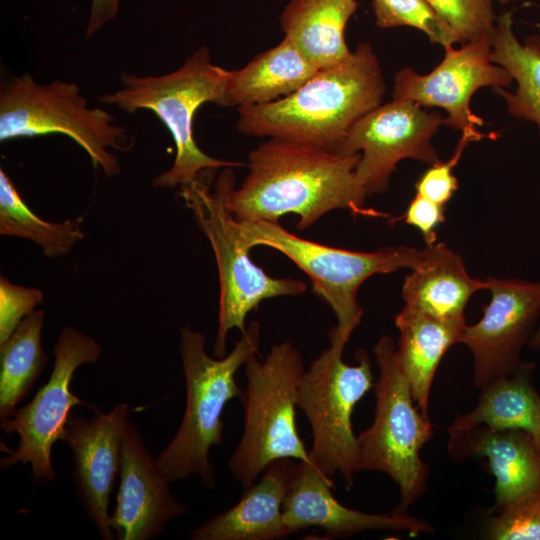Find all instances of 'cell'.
I'll return each mask as SVG.
<instances>
[{
  "label": "cell",
  "mask_w": 540,
  "mask_h": 540,
  "mask_svg": "<svg viewBox=\"0 0 540 540\" xmlns=\"http://www.w3.org/2000/svg\"><path fill=\"white\" fill-rule=\"evenodd\" d=\"M94 416L69 414L60 439L73 453L74 482L88 516L104 540L113 537L108 506L115 478L120 471L122 436L129 420V406L118 403Z\"/></svg>",
  "instance_id": "cell-15"
},
{
  "label": "cell",
  "mask_w": 540,
  "mask_h": 540,
  "mask_svg": "<svg viewBox=\"0 0 540 540\" xmlns=\"http://www.w3.org/2000/svg\"><path fill=\"white\" fill-rule=\"evenodd\" d=\"M230 71L214 65L206 46L200 47L178 69L159 76H137L124 72L122 88L99 97L127 113L152 111L166 126L175 143L176 156L170 169L159 174L153 185L182 187L207 169L240 166L204 153L193 136V119L205 103L219 105Z\"/></svg>",
  "instance_id": "cell-5"
},
{
  "label": "cell",
  "mask_w": 540,
  "mask_h": 540,
  "mask_svg": "<svg viewBox=\"0 0 540 540\" xmlns=\"http://www.w3.org/2000/svg\"><path fill=\"white\" fill-rule=\"evenodd\" d=\"M0 234L31 240L49 258L68 254L84 238L83 217L63 222L40 218L24 202L13 181L0 169Z\"/></svg>",
  "instance_id": "cell-27"
},
{
  "label": "cell",
  "mask_w": 540,
  "mask_h": 540,
  "mask_svg": "<svg viewBox=\"0 0 540 540\" xmlns=\"http://www.w3.org/2000/svg\"><path fill=\"white\" fill-rule=\"evenodd\" d=\"M445 206L416 193L405 214V223L416 227L427 246L436 242V229L445 220Z\"/></svg>",
  "instance_id": "cell-33"
},
{
  "label": "cell",
  "mask_w": 540,
  "mask_h": 540,
  "mask_svg": "<svg viewBox=\"0 0 540 540\" xmlns=\"http://www.w3.org/2000/svg\"><path fill=\"white\" fill-rule=\"evenodd\" d=\"M455 458H484L495 478L492 511L540 491V446L525 431L475 426L450 436Z\"/></svg>",
  "instance_id": "cell-18"
},
{
  "label": "cell",
  "mask_w": 540,
  "mask_h": 540,
  "mask_svg": "<svg viewBox=\"0 0 540 540\" xmlns=\"http://www.w3.org/2000/svg\"><path fill=\"white\" fill-rule=\"evenodd\" d=\"M244 368V428L228 467L246 489L275 460L311 459L296 427L298 388L305 370L299 350L283 341L263 359L250 358Z\"/></svg>",
  "instance_id": "cell-6"
},
{
  "label": "cell",
  "mask_w": 540,
  "mask_h": 540,
  "mask_svg": "<svg viewBox=\"0 0 540 540\" xmlns=\"http://www.w3.org/2000/svg\"><path fill=\"white\" fill-rule=\"evenodd\" d=\"M460 140L453 155L445 162L439 160L427 169L415 183L416 193L442 206H445L458 188V180L453 169L460 160L466 146L472 141L482 138H495V134H475L470 131L461 132Z\"/></svg>",
  "instance_id": "cell-31"
},
{
  "label": "cell",
  "mask_w": 540,
  "mask_h": 540,
  "mask_svg": "<svg viewBox=\"0 0 540 540\" xmlns=\"http://www.w3.org/2000/svg\"><path fill=\"white\" fill-rule=\"evenodd\" d=\"M455 32L459 43L492 38L496 17L494 0H427Z\"/></svg>",
  "instance_id": "cell-29"
},
{
  "label": "cell",
  "mask_w": 540,
  "mask_h": 540,
  "mask_svg": "<svg viewBox=\"0 0 540 540\" xmlns=\"http://www.w3.org/2000/svg\"><path fill=\"white\" fill-rule=\"evenodd\" d=\"M43 310L27 315L0 344V419L8 418L32 390L48 356L42 348Z\"/></svg>",
  "instance_id": "cell-26"
},
{
  "label": "cell",
  "mask_w": 540,
  "mask_h": 540,
  "mask_svg": "<svg viewBox=\"0 0 540 540\" xmlns=\"http://www.w3.org/2000/svg\"><path fill=\"white\" fill-rule=\"evenodd\" d=\"M491 300L483 317L466 325L460 343L473 355V384L481 389L513 374L540 320V282L488 277Z\"/></svg>",
  "instance_id": "cell-14"
},
{
  "label": "cell",
  "mask_w": 540,
  "mask_h": 540,
  "mask_svg": "<svg viewBox=\"0 0 540 540\" xmlns=\"http://www.w3.org/2000/svg\"><path fill=\"white\" fill-rule=\"evenodd\" d=\"M356 0H289L280 15L286 37L318 69L332 67L352 54L345 27Z\"/></svg>",
  "instance_id": "cell-22"
},
{
  "label": "cell",
  "mask_w": 540,
  "mask_h": 540,
  "mask_svg": "<svg viewBox=\"0 0 540 540\" xmlns=\"http://www.w3.org/2000/svg\"><path fill=\"white\" fill-rule=\"evenodd\" d=\"M373 353L379 368L375 413L372 425L357 436L356 472L387 474L399 487L394 511L405 512L426 488L429 472L420 452L433 436L432 423L415 405L393 339L382 336Z\"/></svg>",
  "instance_id": "cell-7"
},
{
  "label": "cell",
  "mask_w": 540,
  "mask_h": 540,
  "mask_svg": "<svg viewBox=\"0 0 540 540\" xmlns=\"http://www.w3.org/2000/svg\"><path fill=\"white\" fill-rule=\"evenodd\" d=\"M225 169L211 190V172L207 169L189 184L180 187L179 195L213 249L219 276L218 329L214 356L226 355V341L232 329L246 331L245 320L265 299L302 295L305 282L274 278L253 263L251 247L240 222L226 205V195L234 187L231 169Z\"/></svg>",
  "instance_id": "cell-4"
},
{
  "label": "cell",
  "mask_w": 540,
  "mask_h": 540,
  "mask_svg": "<svg viewBox=\"0 0 540 540\" xmlns=\"http://www.w3.org/2000/svg\"><path fill=\"white\" fill-rule=\"evenodd\" d=\"M318 70L284 37L243 68L230 71L219 105L239 108L276 101L296 91Z\"/></svg>",
  "instance_id": "cell-23"
},
{
  "label": "cell",
  "mask_w": 540,
  "mask_h": 540,
  "mask_svg": "<svg viewBox=\"0 0 540 540\" xmlns=\"http://www.w3.org/2000/svg\"><path fill=\"white\" fill-rule=\"evenodd\" d=\"M295 462L291 458L270 463L239 501L191 532L192 540H274L293 534L283 519Z\"/></svg>",
  "instance_id": "cell-19"
},
{
  "label": "cell",
  "mask_w": 540,
  "mask_h": 540,
  "mask_svg": "<svg viewBox=\"0 0 540 540\" xmlns=\"http://www.w3.org/2000/svg\"><path fill=\"white\" fill-rule=\"evenodd\" d=\"M443 122L436 110L392 99L356 121L338 153H360L355 169L358 182L367 197L382 193L399 161L410 158L432 165L440 160L432 138Z\"/></svg>",
  "instance_id": "cell-12"
},
{
  "label": "cell",
  "mask_w": 540,
  "mask_h": 540,
  "mask_svg": "<svg viewBox=\"0 0 540 540\" xmlns=\"http://www.w3.org/2000/svg\"><path fill=\"white\" fill-rule=\"evenodd\" d=\"M120 485L110 525L120 540H149L188 506L170 492L157 458L147 449L140 432L128 420L121 443Z\"/></svg>",
  "instance_id": "cell-16"
},
{
  "label": "cell",
  "mask_w": 540,
  "mask_h": 540,
  "mask_svg": "<svg viewBox=\"0 0 540 540\" xmlns=\"http://www.w3.org/2000/svg\"><path fill=\"white\" fill-rule=\"evenodd\" d=\"M360 153L338 152L269 138L248 157V174L232 187L226 205L238 221L278 222L287 214L299 217L305 230L335 209L353 215L384 216L365 207L366 192L356 178Z\"/></svg>",
  "instance_id": "cell-1"
},
{
  "label": "cell",
  "mask_w": 540,
  "mask_h": 540,
  "mask_svg": "<svg viewBox=\"0 0 540 540\" xmlns=\"http://www.w3.org/2000/svg\"><path fill=\"white\" fill-rule=\"evenodd\" d=\"M528 347L531 350H539L540 349V320L538 322V325L532 334L529 342Z\"/></svg>",
  "instance_id": "cell-35"
},
{
  "label": "cell",
  "mask_w": 540,
  "mask_h": 540,
  "mask_svg": "<svg viewBox=\"0 0 540 540\" xmlns=\"http://www.w3.org/2000/svg\"><path fill=\"white\" fill-rule=\"evenodd\" d=\"M495 513L487 522L485 538L540 540V491L521 497Z\"/></svg>",
  "instance_id": "cell-30"
},
{
  "label": "cell",
  "mask_w": 540,
  "mask_h": 540,
  "mask_svg": "<svg viewBox=\"0 0 540 540\" xmlns=\"http://www.w3.org/2000/svg\"><path fill=\"white\" fill-rule=\"evenodd\" d=\"M494 1L498 2L499 4H507V3L511 2V1H514V0H494Z\"/></svg>",
  "instance_id": "cell-36"
},
{
  "label": "cell",
  "mask_w": 540,
  "mask_h": 540,
  "mask_svg": "<svg viewBox=\"0 0 540 540\" xmlns=\"http://www.w3.org/2000/svg\"><path fill=\"white\" fill-rule=\"evenodd\" d=\"M534 370V363L521 362L513 374L481 388L478 404L454 419L448 428L449 436L486 425L525 431L540 446V394L533 386Z\"/></svg>",
  "instance_id": "cell-24"
},
{
  "label": "cell",
  "mask_w": 540,
  "mask_h": 540,
  "mask_svg": "<svg viewBox=\"0 0 540 540\" xmlns=\"http://www.w3.org/2000/svg\"><path fill=\"white\" fill-rule=\"evenodd\" d=\"M400 333L397 362L407 379L416 405L429 418V398L439 363L454 344L460 343L465 317L443 319L404 306L395 317Z\"/></svg>",
  "instance_id": "cell-20"
},
{
  "label": "cell",
  "mask_w": 540,
  "mask_h": 540,
  "mask_svg": "<svg viewBox=\"0 0 540 540\" xmlns=\"http://www.w3.org/2000/svg\"><path fill=\"white\" fill-rule=\"evenodd\" d=\"M205 344L202 333L188 325L180 328L185 412L179 429L159 453L157 462L168 482L198 475L206 487L213 489L216 480L209 450L223 442L222 413L226 404L242 396L236 373L259 354L260 325L252 321L231 352L221 358L209 356Z\"/></svg>",
  "instance_id": "cell-3"
},
{
  "label": "cell",
  "mask_w": 540,
  "mask_h": 540,
  "mask_svg": "<svg viewBox=\"0 0 540 540\" xmlns=\"http://www.w3.org/2000/svg\"><path fill=\"white\" fill-rule=\"evenodd\" d=\"M108 111L88 106L72 82L39 83L29 73L13 76L0 90V141L62 134L89 155L106 176L120 173L118 157L110 151L128 149L125 129Z\"/></svg>",
  "instance_id": "cell-8"
},
{
  "label": "cell",
  "mask_w": 540,
  "mask_h": 540,
  "mask_svg": "<svg viewBox=\"0 0 540 540\" xmlns=\"http://www.w3.org/2000/svg\"><path fill=\"white\" fill-rule=\"evenodd\" d=\"M245 240L252 248L278 250L311 279L314 292L332 309L338 334L348 342L360 324L363 309L357 299L361 284L375 274L422 265L426 250L387 246L372 252L351 251L298 237L278 222L239 221Z\"/></svg>",
  "instance_id": "cell-10"
},
{
  "label": "cell",
  "mask_w": 540,
  "mask_h": 540,
  "mask_svg": "<svg viewBox=\"0 0 540 540\" xmlns=\"http://www.w3.org/2000/svg\"><path fill=\"white\" fill-rule=\"evenodd\" d=\"M43 301V293L34 287H25L0 278V344L3 343Z\"/></svg>",
  "instance_id": "cell-32"
},
{
  "label": "cell",
  "mask_w": 540,
  "mask_h": 540,
  "mask_svg": "<svg viewBox=\"0 0 540 540\" xmlns=\"http://www.w3.org/2000/svg\"><path fill=\"white\" fill-rule=\"evenodd\" d=\"M330 345L304 370L300 379L297 407L306 416L312 431L311 463L330 479L338 473L350 489L354 485L357 436L352 427L356 404L374 386L367 351L356 352L357 363L346 364V342L329 331Z\"/></svg>",
  "instance_id": "cell-9"
},
{
  "label": "cell",
  "mask_w": 540,
  "mask_h": 540,
  "mask_svg": "<svg viewBox=\"0 0 540 540\" xmlns=\"http://www.w3.org/2000/svg\"><path fill=\"white\" fill-rule=\"evenodd\" d=\"M385 88L372 46L360 43L346 60L319 69L290 95L239 107L236 127L248 136L338 152L353 124L381 105Z\"/></svg>",
  "instance_id": "cell-2"
},
{
  "label": "cell",
  "mask_w": 540,
  "mask_h": 540,
  "mask_svg": "<svg viewBox=\"0 0 540 540\" xmlns=\"http://www.w3.org/2000/svg\"><path fill=\"white\" fill-rule=\"evenodd\" d=\"M492 61L505 68L516 88L494 89L506 102L509 114L536 125L540 136V36H527L520 42L513 29L512 12L496 17L492 36Z\"/></svg>",
  "instance_id": "cell-25"
},
{
  "label": "cell",
  "mask_w": 540,
  "mask_h": 540,
  "mask_svg": "<svg viewBox=\"0 0 540 540\" xmlns=\"http://www.w3.org/2000/svg\"><path fill=\"white\" fill-rule=\"evenodd\" d=\"M333 479L312 463L294 464L283 503V519L294 534L305 528H320L326 539L349 537L367 530L405 531L417 536L433 532L427 522L406 512L366 513L341 504L333 495Z\"/></svg>",
  "instance_id": "cell-17"
},
{
  "label": "cell",
  "mask_w": 540,
  "mask_h": 540,
  "mask_svg": "<svg viewBox=\"0 0 540 540\" xmlns=\"http://www.w3.org/2000/svg\"><path fill=\"white\" fill-rule=\"evenodd\" d=\"M120 0H91L86 37H91L105 24L115 19Z\"/></svg>",
  "instance_id": "cell-34"
},
{
  "label": "cell",
  "mask_w": 540,
  "mask_h": 540,
  "mask_svg": "<svg viewBox=\"0 0 540 540\" xmlns=\"http://www.w3.org/2000/svg\"><path fill=\"white\" fill-rule=\"evenodd\" d=\"M443 60L428 74L410 67L398 71L392 97L424 108H441L447 113L444 125L452 129L483 134V120L470 108L473 94L482 87L506 88L514 81L510 73L492 61V38L447 47Z\"/></svg>",
  "instance_id": "cell-13"
},
{
  "label": "cell",
  "mask_w": 540,
  "mask_h": 540,
  "mask_svg": "<svg viewBox=\"0 0 540 540\" xmlns=\"http://www.w3.org/2000/svg\"><path fill=\"white\" fill-rule=\"evenodd\" d=\"M101 352V346L90 336L72 326L62 328L53 348L54 366L49 380L28 404L1 421L5 434L19 436L16 450L1 458V468L29 463L36 482L46 483L55 478L51 451L60 439L71 408L95 407L72 393L73 375L79 366L97 361Z\"/></svg>",
  "instance_id": "cell-11"
},
{
  "label": "cell",
  "mask_w": 540,
  "mask_h": 540,
  "mask_svg": "<svg viewBox=\"0 0 540 540\" xmlns=\"http://www.w3.org/2000/svg\"><path fill=\"white\" fill-rule=\"evenodd\" d=\"M375 24L379 28L408 26L424 32L432 44L444 49L459 43L451 28L427 0H372Z\"/></svg>",
  "instance_id": "cell-28"
},
{
  "label": "cell",
  "mask_w": 540,
  "mask_h": 540,
  "mask_svg": "<svg viewBox=\"0 0 540 540\" xmlns=\"http://www.w3.org/2000/svg\"><path fill=\"white\" fill-rule=\"evenodd\" d=\"M425 250L422 265L405 278V306L437 318L463 317L470 297L487 289V280L470 277L461 257L444 243H434Z\"/></svg>",
  "instance_id": "cell-21"
}]
</instances>
